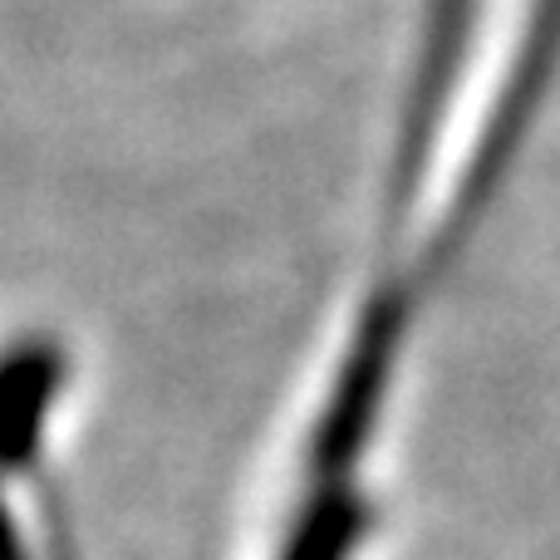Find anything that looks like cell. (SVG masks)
Returning a JSON list of instances; mask_svg holds the SVG:
<instances>
[{
    "label": "cell",
    "mask_w": 560,
    "mask_h": 560,
    "mask_svg": "<svg viewBox=\"0 0 560 560\" xmlns=\"http://www.w3.org/2000/svg\"><path fill=\"white\" fill-rule=\"evenodd\" d=\"M556 65L551 0H433L369 280L315 374L300 512L369 506L359 467L384 428L413 319L492 207Z\"/></svg>",
    "instance_id": "1"
},
{
    "label": "cell",
    "mask_w": 560,
    "mask_h": 560,
    "mask_svg": "<svg viewBox=\"0 0 560 560\" xmlns=\"http://www.w3.org/2000/svg\"><path fill=\"white\" fill-rule=\"evenodd\" d=\"M0 560H25V546H20L15 522H10L5 506H0Z\"/></svg>",
    "instance_id": "2"
}]
</instances>
